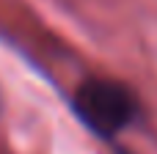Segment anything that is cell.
Listing matches in <instances>:
<instances>
[{
	"label": "cell",
	"instance_id": "6da1fadb",
	"mask_svg": "<svg viewBox=\"0 0 157 154\" xmlns=\"http://www.w3.org/2000/svg\"><path fill=\"white\" fill-rule=\"evenodd\" d=\"M72 110L83 127L99 138H116L138 118V96L119 80L88 77L72 96Z\"/></svg>",
	"mask_w": 157,
	"mask_h": 154
},
{
	"label": "cell",
	"instance_id": "7a4b0ae2",
	"mask_svg": "<svg viewBox=\"0 0 157 154\" xmlns=\"http://www.w3.org/2000/svg\"><path fill=\"white\" fill-rule=\"evenodd\" d=\"M0 105H3V99H0Z\"/></svg>",
	"mask_w": 157,
	"mask_h": 154
}]
</instances>
